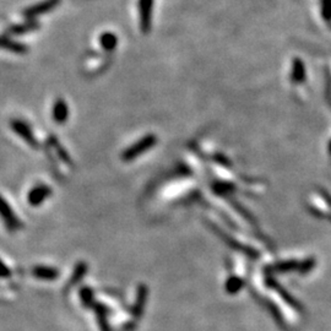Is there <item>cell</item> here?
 <instances>
[{
  "label": "cell",
  "mask_w": 331,
  "mask_h": 331,
  "mask_svg": "<svg viewBox=\"0 0 331 331\" xmlns=\"http://www.w3.org/2000/svg\"><path fill=\"white\" fill-rule=\"evenodd\" d=\"M156 141H157V139L154 134L147 135V137L141 139V140H139L135 145L129 147L128 150H125L121 158H123L124 161L135 160V158L140 156L141 154H144V152L147 151L149 149L154 147L155 144H156Z\"/></svg>",
  "instance_id": "6da1fadb"
},
{
  "label": "cell",
  "mask_w": 331,
  "mask_h": 331,
  "mask_svg": "<svg viewBox=\"0 0 331 331\" xmlns=\"http://www.w3.org/2000/svg\"><path fill=\"white\" fill-rule=\"evenodd\" d=\"M154 0H140L139 3V9H140V16H141V28L144 31L149 30L150 26V20H151V10Z\"/></svg>",
  "instance_id": "7a4b0ae2"
},
{
  "label": "cell",
  "mask_w": 331,
  "mask_h": 331,
  "mask_svg": "<svg viewBox=\"0 0 331 331\" xmlns=\"http://www.w3.org/2000/svg\"><path fill=\"white\" fill-rule=\"evenodd\" d=\"M53 118H54L58 123H63V121L67 120L68 107L64 101L61 100L56 101V103L54 104V108H53Z\"/></svg>",
  "instance_id": "3957f363"
},
{
  "label": "cell",
  "mask_w": 331,
  "mask_h": 331,
  "mask_svg": "<svg viewBox=\"0 0 331 331\" xmlns=\"http://www.w3.org/2000/svg\"><path fill=\"white\" fill-rule=\"evenodd\" d=\"M100 42L102 47L107 50H114L117 47V37L113 33H104L101 36Z\"/></svg>",
  "instance_id": "277c9868"
},
{
  "label": "cell",
  "mask_w": 331,
  "mask_h": 331,
  "mask_svg": "<svg viewBox=\"0 0 331 331\" xmlns=\"http://www.w3.org/2000/svg\"><path fill=\"white\" fill-rule=\"evenodd\" d=\"M59 3V0H47V2L42 3L39 4L38 7H36L35 9L32 10V14H39V13H46L49 9H52L53 7H55L56 4Z\"/></svg>",
  "instance_id": "5b68a950"
}]
</instances>
